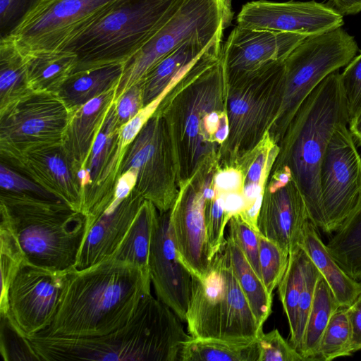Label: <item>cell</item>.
Listing matches in <instances>:
<instances>
[{"label":"cell","mask_w":361,"mask_h":361,"mask_svg":"<svg viewBox=\"0 0 361 361\" xmlns=\"http://www.w3.org/2000/svg\"><path fill=\"white\" fill-rule=\"evenodd\" d=\"M150 285V277L140 268L111 258L75 269L66 276L52 323L39 334L93 337L109 334L130 319L142 298L151 293Z\"/></svg>","instance_id":"obj_1"},{"label":"cell","mask_w":361,"mask_h":361,"mask_svg":"<svg viewBox=\"0 0 361 361\" xmlns=\"http://www.w3.org/2000/svg\"><path fill=\"white\" fill-rule=\"evenodd\" d=\"M179 317L151 293L123 326L93 337L35 334L27 338L39 361H176L190 338Z\"/></svg>","instance_id":"obj_2"},{"label":"cell","mask_w":361,"mask_h":361,"mask_svg":"<svg viewBox=\"0 0 361 361\" xmlns=\"http://www.w3.org/2000/svg\"><path fill=\"white\" fill-rule=\"evenodd\" d=\"M349 116L338 71L326 76L298 109L286 128L283 161L305 202L311 223L325 230L319 187L321 164L335 130ZM287 127V128H288Z\"/></svg>","instance_id":"obj_3"},{"label":"cell","mask_w":361,"mask_h":361,"mask_svg":"<svg viewBox=\"0 0 361 361\" xmlns=\"http://www.w3.org/2000/svg\"><path fill=\"white\" fill-rule=\"evenodd\" d=\"M182 1L119 0L62 49L76 54L74 73L124 64L166 24Z\"/></svg>","instance_id":"obj_4"},{"label":"cell","mask_w":361,"mask_h":361,"mask_svg":"<svg viewBox=\"0 0 361 361\" xmlns=\"http://www.w3.org/2000/svg\"><path fill=\"white\" fill-rule=\"evenodd\" d=\"M1 219L15 235L27 262L60 272L75 269L87 216L64 202L0 197Z\"/></svg>","instance_id":"obj_5"},{"label":"cell","mask_w":361,"mask_h":361,"mask_svg":"<svg viewBox=\"0 0 361 361\" xmlns=\"http://www.w3.org/2000/svg\"><path fill=\"white\" fill-rule=\"evenodd\" d=\"M185 322L193 338L243 341L263 333L235 275L225 241L206 274L201 279L192 275Z\"/></svg>","instance_id":"obj_6"},{"label":"cell","mask_w":361,"mask_h":361,"mask_svg":"<svg viewBox=\"0 0 361 361\" xmlns=\"http://www.w3.org/2000/svg\"><path fill=\"white\" fill-rule=\"evenodd\" d=\"M354 37L341 27L307 37L283 61V75L277 111L285 132L299 107L329 74L347 66L357 55Z\"/></svg>","instance_id":"obj_7"},{"label":"cell","mask_w":361,"mask_h":361,"mask_svg":"<svg viewBox=\"0 0 361 361\" xmlns=\"http://www.w3.org/2000/svg\"><path fill=\"white\" fill-rule=\"evenodd\" d=\"M72 109L58 94L32 90L0 111L1 161L11 164L61 145Z\"/></svg>","instance_id":"obj_8"},{"label":"cell","mask_w":361,"mask_h":361,"mask_svg":"<svg viewBox=\"0 0 361 361\" xmlns=\"http://www.w3.org/2000/svg\"><path fill=\"white\" fill-rule=\"evenodd\" d=\"M229 18L226 0H183L166 24L124 63L115 99L140 81L156 63L183 43L223 32Z\"/></svg>","instance_id":"obj_9"},{"label":"cell","mask_w":361,"mask_h":361,"mask_svg":"<svg viewBox=\"0 0 361 361\" xmlns=\"http://www.w3.org/2000/svg\"><path fill=\"white\" fill-rule=\"evenodd\" d=\"M119 0H38L8 35L23 54L62 49Z\"/></svg>","instance_id":"obj_10"},{"label":"cell","mask_w":361,"mask_h":361,"mask_svg":"<svg viewBox=\"0 0 361 361\" xmlns=\"http://www.w3.org/2000/svg\"><path fill=\"white\" fill-rule=\"evenodd\" d=\"M347 125L337 128L319 171L325 233H335L361 202V157Z\"/></svg>","instance_id":"obj_11"},{"label":"cell","mask_w":361,"mask_h":361,"mask_svg":"<svg viewBox=\"0 0 361 361\" xmlns=\"http://www.w3.org/2000/svg\"><path fill=\"white\" fill-rule=\"evenodd\" d=\"M69 272V271H68ZM68 272H60L25 261L8 292L4 314L25 337L37 334L52 323Z\"/></svg>","instance_id":"obj_12"},{"label":"cell","mask_w":361,"mask_h":361,"mask_svg":"<svg viewBox=\"0 0 361 361\" xmlns=\"http://www.w3.org/2000/svg\"><path fill=\"white\" fill-rule=\"evenodd\" d=\"M130 169L137 173L134 189L160 213L169 211L175 192L171 186L166 133L159 115L154 114L148 120L127 149L121 173Z\"/></svg>","instance_id":"obj_13"},{"label":"cell","mask_w":361,"mask_h":361,"mask_svg":"<svg viewBox=\"0 0 361 361\" xmlns=\"http://www.w3.org/2000/svg\"><path fill=\"white\" fill-rule=\"evenodd\" d=\"M237 25L295 33L319 35L344 24L343 16L328 5L310 1L274 2L257 0L245 4L237 16Z\"/></svg>","instance_id":"obj_14"},{"label":"cell","mask_w":361,"mask_h":361,"mask_svg":"<svg viewBox=\"0 0 361 361\" xmlns=\"http://www.w3.org/2000/svg\"><path fill=\"white\" fill-rule=\"evenodd\" d=\"M170 210L160 213L154 225L149 274L157 298L185 322L192 274L178 255L170 227Z\"/></svg>","instance_id":"obj_15"},{"label":"cell","mask_w":361,"mask_h":361,"mask_svg":"<svg viewBox=\"0 0 361 361\" xmlns=\"http://www.w3.org/2000/svg\"><path fill=\"white\" fill-rule=\"evenodd\" d=\"M307 36L237 25L221 51V61L227 80L283 61Z\"/></svg>","instance_id":"obj_16"},{"label":"cell","mask_w":361,"mask_h":361,"mask_svg":"<svg viewBox=\"0 0 361 361\" xmlns=\"http://www.w3.org/2000/svg\"><path fill=\"white\" fill-rule=\"evenodd\" d=\"M144 200L133 189L123 200L114 196L99 214L87 217V230L78 253L75 269L90 267L112 257Z\"/></svg>","instance_id":"obj_17"},{"label":"cell","mask_w":361,"mask_h":361,"mask_svg":"<svg viewBox=\"0 0 361 361\" xmlns=\"http://www.w3.org/2000/svg\"><path fill=\"white\" fill-rule=\"evenodd\" d=\"M207 200L202 187L184 191L170 210V227L180 259L192 274L201 279L212 262L204 209Z\"/></svg>","instance_id":"obj_18"},{"label":"cell","mask_w":361,"mask_h":361,"mask_svg":"<svg viewBox=\"0 0 361 361\" xmlns=\"http://www.w3.org/2000/svg\"><path fill=\"white\" fill-rule=\"evenodd\" d=\"M270 192L263 199L257 219L258 231L289 253L300 247L310 221L307 209L293 180Z\"/></svg>","instance_id":"obj_19"},{"label":"cell","mask_w":361,"mask_h":361,"mask_svg":"<svg viewBox=\"0 0 361 361\" xmlns=\"http://www.w3.org/2000/svg\"><path fill=\"white\" fill-rule=\"evenodd\" d=\"M7 164L73 209L81 212L82 190L73 165L61 145L32 152L16 162Z\"/></svg>","instance_id":"obj_20"},{"label":"cell","mask_w":361,"mask_h":361,"mask_svg":"<svg viewBox=\"0 0 361 361\" xmlns=\"http://www.w3.org/2000/svg\"><path fill=\"white\" fill-rule=\"evenodd\" d=\"M223 32L214 37L191 39L169 53L141 79L144 106L169 92L200 63L216 44Z\"/></svg>","instance_id":"obj_21"},{"label":"cell","mask_w":361,"mask_h":361,"mask_svg":"<svg viewBox=\"0 0 361 361\" xmlns=\"http://www.w3.org/2000/svg\"><path fill=\"white\" fill-rule=\"evenodd\" d=\"M111 90L72 109L61 146L76 172L84 165L106 115L115 101Z\"/></svg>","instance_id":"obj_22"},{"label":"cell","mask_w":361,"mask_h":361,"mask_svg":"<svg viewBox=\"0 0 361 361\" xmlns=\"http://www.w3.org/2000/svg\"><path fill=\"white\" fill-rule=\"evenodd\" d=\"M310 221L300 247L320 271L341 306L349 307L361 293V283L349 276L331 256Z\"/></svg>","instance_id":"obj_23"},{"label":"cell","mask_w":361,"mask_h":361,"mask_svg":"<svg viewBox=\"0 0 361 361\" xmlns=\"http://www.w3.org/2000/svg\"><path fill=\"white\" fill-rule=\"evenodd\" d=\"M28 80L35 91L58 94L78 65L75 53L67 49L23 54Z\"/></svg>","instance_id":"obj_24"},{"label":"cell","mask_w":361,"mask_h":361,"mask_svg":"<svg viewBox=\"0 0 361 361\" xmlns=\"http://www.w3.org/2000/svg\"><path fill=\"white\" fill-rule=\"evenodd\" d=\"M123 63L111 64L73 73L58 94L71 109L116 89L123 73Z\"/></svg>","instance_id":"obj_25"},{"label":"cell","mask_w":361,"mask_h":361,"mask_svg":"<svg viewBox=\"0 0 361 361\" xmlns=\"http://www.w3.org/2000/svg\"><path fill=\"white\" fill-rule=\"evenodd\" d=\"M157 216L155 206L145 200L128 231L111 258L135 266L149 276V248Z\"/></svg>","instance_id":"obj_26"},{"label":"cell","mask_w":361,"mask_h":361,"mask_svg":"<svg viewBox=\"0 0 361 361\" xmlns=\"http://www.w3.org/2000/svg\"><path fill=\"white\" fill-rule=\"evenodd\" d=\"M257 340L235 341L190 337L183 343L179 360L258 361Z\"/></svg>","instance_id":"obj_27"},{"label":"cell","mask_w":361,"mask_h":361,"mask_svg":"<svg viewBox=\"0 0 361 361\" xmlns=\"http://www.w3.org/2000/svg\"><path fill=\"white\" fill-rule=\"evenodd\" d=\"M25 55L8 36L0 40V111L32 92Z\"/></svg>","instance_id":"obj_28"},{"label":"cell","mask_w":361,"mask_h":361,"mask_svg":"<svg viewBox=\"0 0 361 361\" xmlns=\"http://www.w3.org/2000/svg\"><path fill=\"white\" fill-rule=\"evenodd\" d=\"M225 242L238 281L259 325L263 327L271 313L273 295L268 292L235 241L228 235Z\"/></svg>","instance_id":"obj_29"},{"label":"cell","mask_w":361,"mask_h":361,"mask_svg":"<svg viewBox=\"0 0 361 361\" xmlns=\"http://www.w3.org/2000/svg\"><path fill=\"white\" fill-rule=\"evenodd\" d=\"M326 245L349 276L361 280V202Z\"/></svg>","instance_id":"obj_30"},{"label":"cell","mask_w":361,"mask_h":361,"mask_svg":"<svg viewBox=\"0 0 361 361\" xmlns=\"http://www.w3.org/2000/svg\"><path fill=\"white\" fill-rule=\"evenodd\" d=\"M341 307L326 280H318L306 324L300 354L305 360H317L323 334L333 314Z\"/></svg>","instance_id":"obj_31"},{"label":"cell","mask_w":361,"mask_h":361,"mask_svg":"<svg viewBox=\"0 0 361 361\" xmlns=\"http://www.w3.org/2000/svg\"><path fill=\"white\" fill-rule=\"evenodd\" d=\"M307 255L298 247L289 252L286 270L278 285V292L290 330V342L294 338L299 298L303 288Z\"/></svg>","instance_id":"obj_32"},{"label":"cell","mask_w":361,"mask_h":361,"mask_svg":"<svg viewBox=\"0 0 361 361\" xmlns=\"http://www.w3.org/2000/svg\"><path fill=\"white\" fill-rule=\"evenodd\" d=\"M348 307L341 306L331 316L321 339L317 360L330 361L353 354Z\"/></svg>","instance_id":"obj_33"},{"label":"cell","mask_w":361,"mask_h":361,"mask_svg":"<svg viewBox=\"0 0 361 361\" xmlns=\"http://www.w3.org/2000/svg\"><path fill=\"white\" fill-rule=\"evenodd\" d=\"M0 197L63 202L23 173L3 161H1L0 164Z\"/></svg>","instance_id":"obj_34"},{"label":"cell","mask_w":361,"mask_h":361,"mask_svg":"<svg viewBox=\"0 0 361 361\" xmlns=\"http://www.w3.org/2000/svg\"><path fill=\"white\" fill-rule=\"evenodd\" d=\"M0 258L1 289L0 297V315L8 313V292L10 285L22 264L26 261L20 245L8 226L1 219Z\"/></svg>","instance_id":"obj_35"},{"label":"cell","mask_w":361,"mask_h":361,"mask_svg":"<svg viewBox=\"0 0 361 361\" xmlns=\"http://www.w3.org/2000/svg\"><path fill=\"white\" fill-rule=\"evenodd\" d=\"M288 256V252L259 233V261L262 280L272 295L286 270Z\"/></svg>","instance_id":"obj_36"},{"label":"cell","mask_w":361,"mask_h":361,"mask_svg":"<svg viewBox=\"0 0 361 361\" xmlns=\"http://www.w3.org/2000/svg\"><path fill=\"white\" fill-rule=\"evenodd\" d=\"M321 276L320 271L307 256L305 281L298 302L296 331L294 338L290 342L299 353L301 350L304 332L314 300L317 284Z\"/></svg>","instance_id":"obj_37"},{"label":"cell","mask_w":361,"mask_h":361,"mask_svg":"<svg viewBox=\"0 0 361 361\" xmlns=\"http://www.w3.org/2000/svg\"><path fill=\"white\" fill-rule=\"evenodd\" d=\"M1 316V354L5 361L39 360L27 339L4 315Z\"/></svg>","instance_id":"obj_38"},{"label":"cell","mask_w":361,"mask_h":361,"mask_svg":"<svg viewBox=\"0 0 361 361\" xmlns=\"http://www.w3.org/2000/svg\"><path fill=\"white\" fill-rule=\"evenodd\" d=\"M204 221L207 242L213 258L225 241L224 230L228 223L221 195L216 194L213 200H207Z\"/></svg>","instance_id":"obj_39"},{"label":"cell","mask_w":361,"mask_h":361,"mask_svg":"<svg viewBox=\"0 0 361 361\" xmlns=\"http://www.w3.org/2000/svg\"><path fill=\"white\" fill-rule=\"evenodd\" d=\"M258 361H302L305 359L275 329L257 338Z\"/></svg>","instance_id":"obj_40"},{"label":"cell","mask_w":361,"mask_h":361,"mask_svg":"<svg viewBox=\"0 0 361 361\" xmlns=\"http://www.w3.org/2000/svg\"><path fill=\"white\" fill-rule=\"evenodd\" d=\"M230 235L238 244L250 264L262 279L259 261V233L247 224L240 215L228 221Z\"/></svg>","instance_id":"obj_41"},{"label":"cell","mask_w":361,"mask_h":361,"mask_svg":"<svg viewBox=\"0 0 361 361\" xmlns=\"http://www.w3.org/2000/svg\"><path fill=\"white\" fill-rule=\"evenodd\" d=\"M349 121L361 111V53L356 55L340 73Z\"/></svg>","instance_id":"obj_42"},{"label":"cell","mask_w":361,"mask_h":361,"mask_svg":"<svg viewBox=\"0 0 361 361\" xmlns=\"http://www.w3.org/2000/svg\"><path fill=\"white\" fill-rule=\"evenodd\" d=\"M38 0H0L1 38L7 36Z\"/></svg>","instance_id":"obj_43"},{"label":"cell","mask_w":361,"mask_h":361,"mask_svg":"<svg viewBox=\"0 0 361 361\" xmlns=\"http://www.w3.org/2000/svg\"><path fill=\"white\" fill-rule=\"evenodd\" d=\"M143 106V90L140 82L131 86L115 100L116 115L122 126L130 121Z\"/></svg>","instance_id":"obj_44"},{"label":"cell","mask_w":361,"mask_h":361,"mask_svg":"<svg viewBox=\"0 0 361 361\" xmlns=\"http://www.w3.org/2000/svg\"><path fill=\"white\" fill-rule=\"evenodd\" d=\"M257 101L253 97L245 92L233 95L229 101L228 114L232 126H238V129L247 126L252 121V116L257 114L259 109ZM232 127V128H233Z\"/></svg>","instance_id":"obj_45"},{"label":"cell","mask_w":361,"mask_h":361,"mask_svg":"<svg viewBox=\"0 0 361 361\" xmlns=\"http://www.w3.org/2000/svg\"><path fill=\"white\" fill-rule=\"evenodd\" d=\"M208 102L206 99H202L201 96L199 97V105H197V99L194 100L191 106L193 110H189L188 115L185 120L184 135L188 140V145H191L194 147L200 144L202 138L200 134L204 133L203 123L205 115L213 111L206 110V107H207L206 104Z\"/></svg>","instance_id":"obj_46"},{"label":"cell","mask_w":361,"mask_h":361,"mask_svg":"<svg viewBox=\"0 0 361 361\" xmlns=\"http://www.w3.org/2000/svg\"><path fill=\"white\" fill-rule=\"evenodd\" d=\"M348 315L351 327V351L361 350V293L348 307Z\"/></svg>","instance_id":"obj_47"},{"label":"cell","mask_w":361,"mask_h":361,"mask_svg":"<svg viewBox=\"0 0 361 361\" xmlns=\"http://www.w3.org/2000/svg\"><path fill=\"white\" fill-rule=\"evenodd\" d=\"M217 193L239 191L242 185V176L235 169H228L219 172L214 178Z\"/></svg>","instance_id":"obj_48"},{"label":"cell","mask_w":361,"mask_h":361,"mask_svg":"<svg viewBox=\"0 0 361 361\" xmlns=\"http://www.w3.org/2000/svg\"><path fill=\"white\" fill-rule=\"evenodd\" d=\"M217 194L221 195L224 199V209L228 221L233 216L241 214L248 207L245 197L239 191Z\"/></svg>","instance_id":"obj_49"},{"label":"cell","mask_w":361,"mask_h":361,"mask_svg":"<svg viewBox=\"0 0 361 361\" xmlns=\"http://www.w3.org/2000/svg\"><path fill=\"white\" fill-rule=\"evenodd\" d=\"M334 8L341 15H352L361 11V0H331Z\"/></svg>","instance_id":"obj_50"},{"label":"cell","mask_w":361,"mask_h":361,"mask_svg":"<svg viewBox=\"0 0 361 361\" xmlns=\"http://www.w3.org/2000/svg\"><path fill=\"white\" fill-rule=\"evenodd\" d=\"M265 161L266 156L264 153L259 154L253 161L247 171V178L248 182L259 183Z\"/></svg>","instance_id":"obj_51"},{"label":"cell","mask_w":361,"mask_h":361,"mask_svg":"<svg viewBox=\"0 0 361 361\" xmlns=\"http://www.w3.org/2000/svg\"><path fill=\"white\" fill-rule=\"evenodd\" d=\"M221 114L215 110L208 112L204 118V131L207 138L208 135H214L219 124Z\"/></svg>","instance_id":"obj_52"},{"label":"cell","mask_w":361,"mask_h":361,"mask_svg":"<svg viewBox=\"0 0 361 361\" xmlns=\"http://www.w3.org/2000/svg\"><path fill=\"white\" fill-rule=\"evenodd\" d=\"M243 194L247 200L248 209L256 199L262 195V186L259 183L248 182L243 188Z\"/></svg>","instance_id":"obj_53"},{"label":"cell","mask_w":361,"mask_h":361,"mask_svg":"<svg viewBox=\"0 0 361 361\" xmlns=\"http://www.w3.org/2000/svg\"><path fill=\"white\" fill-rule=\"evenodd\" d=\"M348 126L356 145L361 147V111L350 119Z\"/></svg>","instance_id":"obj_54"},{"label":"cell","mask_w":361,"mask_h":361,"mask_svg":"<svg viewBox=\"0 0 361 361\" xmlns=\"http://www.w3.org/2000/svg\"><path fill=\"white\" fill-rule=\"evenodd\" d=\"M228 134L229 126L228 116L225 113H221L219 124L214 136L219 143H221L226 140Z\"/></svg>","instance_id":"obj_55"}]
</instances>
